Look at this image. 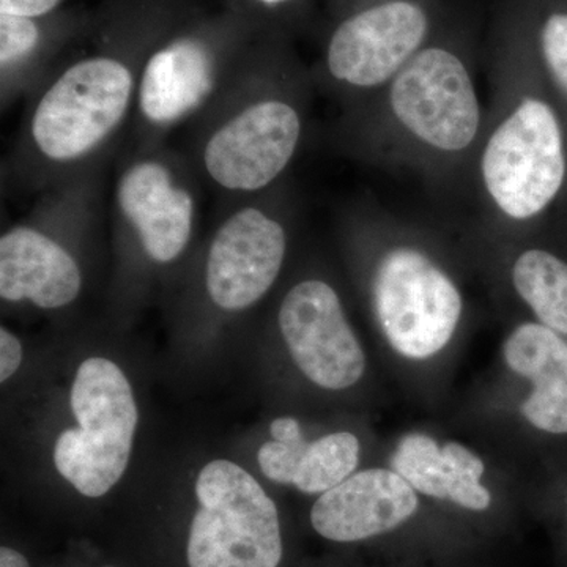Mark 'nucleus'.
I'll use <instances>...</instances> for the list:
<instances>
[{"label": "nucleus", "instance_id": "aec40b11", "mask_svg": "<svg viewBox=\"0 0 567 567\" xmlns=\"http://www.w3.org/2000/svg\"><path fill=\"white\" fill-rule=\"evenodd\" d=\"M223 9L244 18L262 37H281L303 20L311 0H219Z\"/></svg>", "mask_w": 567, "mask_h": 567}, {"label": "nucleus", "instance_id": "6e6552de", "mask_svg": "<svg viewBox=\"0 0 567 567\" xmlns=\"http://www.w3.org/2000/svg\"><path fill=\"white\" fill-rule=\"evenodd\" d=\"M488 200L509 221L536 218L566 178L565 140L550 104L524 96L488 134L480 159Z\"/></svg>", "mask_w": 567, "mask_h": 567}, {"label": "nucleus", "instance_id": "f3484780", "mask_svg": "<svg viewBox=\"0 0 567 567\" xmlns=\"http://www.w3.org/2000/svg\"><path fill=\"white\" fill-rule=\"evenodd\" d=\"M503 357L514 374L533 383L522 415L537 431L567 435V341L539 322L518 324L507 336Z\"/></svg>", "mask_w": 567, "mask_h": 567}, {"label": "nucleus", "instance_id": "f03ea898", "mask_svg": "<svg viewBox=\"0 0 567 567\" xmlns=\"http://www.w3.org/2000/svg\"><path fill=\"white\" fill-rule=\"evenodd\" d=\"M308 82L281 37H259L229 87L193 123L205 185L244 200L279 188L308 126Z\"/></svg>", "mask_w": 567, "mask_h": 567}, {"label": "nucleus", "instance_id": "ddd939ff", "mask_svg": "<svg viewBox=\"0 0 567 567\" xmlns=\"http://www.w3.org/2000/svg\"><path fill=\"white\" fill-rule=\"evenodd\" d=\"M278 327L295 364L317 386L347 390L360 382L365 354L331 284L308 278L284 295Z\"/></svg>", "mask_w": 567, "mask_h": 567}, {"label": "nucleus", "instance_id": "9b49d317", "mask_svg": "<svg viewBox=\"0 0 567 567\" xmlns=\"http://www.w3.org/2000/svg\"><path fill=\"white\" fill-rule=\"evenodd\" d=\"M369 287L377 322L395 352L427 360L450 344L464 300L453 278L423 249H385L372 268Z\"/></svg>", "mask_w": 567, "mask_h": 567}, {"label": "nucleus", "instance_id": "4be33fe9", "mask_svg": "<svg viewBox=\"0 0 567 567\" xmlns=\"http://www.w3.org/2000/svg\"><path fill=\"white\" fill-rule=\"evenodd\" d=\"M70 6V0H0V13L13 17H44Z\"/></svg>", "mask_w": 567, "mask_h": 567}, {"label": "nucleus", "instance_id": "0eeeda50", "mask_svg": "<svg viewBox=\"0 0 567 567\" xmlns=\"http://www.w3.org/2000/svg\"><path fill=\"white\" fill-rule=\"evenodd\" d=\"M71 409L80 425L55 442V468L81 495L99 498L121 481L132 456L140 417L132 385L117 364L89 358L78 369Z\"/></svg>", "mask_w": 567, "mask_h": 567}, {"label": "nucleus", "instance_id": "9d476101", "mask_svg": "<svg viewBox=\"0 0 567 567\" xmlns=\"http://www.w3.org/2000/svg\"><path fill=\"white\" fill-rule=\"evenodd\" d=\"M391 121L435 155L468 152L483 130V107L468 65L456 51L427 44L383 89Z\"/></svg>", "mask_w": 567, "mask_h": 567}, {"label": "nucleus", "instance_id": "1a4fd4ad", "mask_svg": "<svg viewBox=\"0 0 567 567\" xmlns=\"http://www.w3.org/2000/svg\"><path fill=\"white\" fill-rule=\"evenodd\" d=\"M199 509L189 527V567H278L282 533L278 507L246 470L213 461L196 483Z\"/></svg>", "mask_w": 567, "mask_h": 567}, {"label": "nucleus", "instance_id": "f257e3e1", "mask_svg": "<svg viewBox=\"0 0 567 567\" xmlns=\"http://www.w3.org/2000/svg\"><path fill=\"white\" fill-rule=\"evenodd\" d=\"M193 0H102L87 37L25 102L3 182L40 194L102 167L132 125L153 44Z\"/></svg>", "mask_w": 567, "mask_h": 567}, {"label": "nucleus", "instance_id": "2eb2a0df", "mask_svg": "<svg viewBox=\"0 0 567 567\" xmlns=\"http://www.w3.org/2000/svg\"><path fill=\"white\" fill-rule=\"evenodd\" d=\"M417 506L415 488L394 470H363L319 496L311 524L324 539L358 543L401 527Z\"/></svg>", "mask_w": 567, "mask_h": 567}, {"label": "nucleus", "instance_id": "6ab92c4d", "mask_svg": "<svg viewBox=\"0 0 567 567\" xmlns=\"http://www.w3.org/2000/svg\"><path fill=\"white\" fill-rule=\"evenodd\" d=\"M511 278L539 323L567 336V262L544 249H527L514 260Z\"/></svg>", "mask_w": 567, "mask_h": 567}, {"label": "nucleus", "instance_id": "a211bd4d", "mask_svg": "<svg viewBox=\"0 0 567 567\" xmlns=\"http://www.w3.org/2000/svg\"><path fill=\"white\" fill-rule=\"evenodd\" d=\"M360 440L350 432H336L316 442L265 443L257 454L268 480L292 484L303 494H324L352 476L360 464Z\"/></svg>", "mask_w": 567, "mask_h": 567}, {"label": "nucleus", "instance_id": "dca6fc26", "mask_svg": "<svg viewBox=\"0 0 567 567\" xmlns=\"http://www.w3.org/2000/svg\"><path fill=\"white\" fill-rule=\"evenodd\" d=\"M391 470L420 494L447 499L468 511L491 507V491L483 486V458L457 442L440 446L432 436L412 432L399 440Z\"/></svg>", "mask_w": 567, "mask_h": 567}, {"label": "nucleus", "instance_id": "b1692460", "mask_svg": "<svg viewBox=\"0 0 567 567\" xmlns=\"http://www.w3.org/2000/svg\"><path fill=\"white\" fill-rule=\"evenodd\" d=\"M271 436L278 442H293V440L303 439L300 423L293 417H278L270 425Z\"/></svg>", "mask_w": 567, "mask_h": 567}, {"label": "nucleus", "instance_id": "393cba45", "mask_svg": "<svg viewBox=\"0 0 567 567\" xmlns=\"http://www.w3.org/2000/svg\"><path fill=\"white\" fill-rule=\"evenodd\" d=\"M0 567H31V565L21 551L2 546L0 548Z\"/></svg>", "mask_w": 567, "mask_h": 567}, {"label": "nucleus", "instance_id": "423d86ee", "mask_svg": "<svg viewBox=\"0 0 567 567\" xmlns=\"http://www.w3.org/2000/svg\"><path fill=\"white\" fill-rule=\"evenodd\" d=\"M431 18L420 0H354L339 13L317 78L357 104L382 92L427 47Z\"/></svg>", "mask_w": 567, "mask_h": 567}, {"label": "nucleus", "instance_id": "f8f14e48", "mask_svg": "<svg viewBox=\"0 0 567 567\" xmlns=\"http://www.w3.org/2000/svg\"><path fill=\"white\" fill-rule=\"evenodd\" d=\"M278 189L235 200L208 238L203 292L224 315L248 311L264 300L281 275L289 251V223Z\"/></svg>", "mask_w": 567, "mask_h": 567}, {"label": "nucleus", "instance_id": "20e7f679", "mask_svg": "<svg viewBox=\"0 0 567 567\" xmlns=\"http://www.w3.org/2000/svg\"><path fill=\"white\" fill-rule=\"evenodd\" d=\"M103 166L37 194L24 218L0 237V297L7 303L66 308L84 275L76 246L102 215Z\"/></svg>", "mask_w": 567, "mask_h": 567}, {"label": "nucleus", "instance_id": "4468645a", "mask_svg": "<svg viewBox=\"0 0 567 567\" xmlns=\"http://www.w3.org/2000/svg\"><path fill=\"white\" fill-rule=\"evenodd\" d=\"M95 9L71 3L44 17L0 13V110L28 100L87 37Z\"/></svg>", "mask_w": 567, "mask_h": 567}, {"label": "nucleus", "instance_id": "7ed1b4c3", "mask_svg": "<svg viewBox=\"0 0 567 567\" xmlns=\"http://www.w3.org/2000/svg\"><path fill=\"white\" fill-rule=\"evenodd\" d=\"M259 33L226 9L192 3L153 44L130 128L133 145L164 144L193 125L237 76Z\"/></svg>", "mask_w": 567, "mask_h": 567}, {"label": "nucleus", "instance_id": "412c9836", "mask_svg": "<svg viewBox=\"0 0 567 567\" xmlns=\"http://www.w3.org/2000/svg\"><path fill=\"white\" fill-rule=\"evenodd\" d=\"M540 52L551 80L567 96V13H554L540 29Z\"/></svg>", "mask_w": 567, "mask_h": 567}, {"label": "nucleus", "instance_id": "5701e85b", "mask_svg": "<svg viewBox=\"0 0 567 567\" xmlns=\"http://www.w3.org/2000/svg\"><path fill=\"white\" fill-rule=\"evenodd\" d=\"M22 361L20 339L7 328L0 330V382H7L18 371Z\"/></svg>", "mask_w": 567, "mask_h": 567}, {"label": "nucleus", "instance_id": "a878e982", "mask_svg": "<svg viewBox=\"0 0 567 567\" xmlns=\"http://www.w3.org/2000/svg\"><path fill=\"white\" fill-rule=\"evenodd\" d=\"M353 0H334L336 7H339V11L347 9Z\"/></svg>", "mask_w": 567, "mask_h": 567}, {"label": "nucleus", "instance_id": "39448f33", "mask_svg": "<svg viewBox=\"0 0 567 567\" xmlns=\"http://www.w3.org/2000/svg\"><path fill=\"white\" fill-rule=\"evenodd\" d=\"M200 178L189 156L169 145H133L115 171L111 215L118 241L145 267L186 256L200 215Z\"/></svg>", "mask_w": 567, "mask_h": 567}]
</instances>
